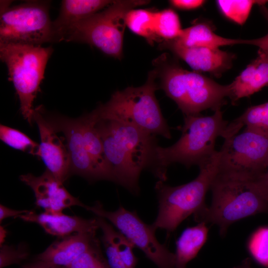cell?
I'll list each match as a JSON object with an SVG mask.
<instances>
[{
	"instance_id": "1",
	"label": "cell",
	"mask_w": 268,
	"mask_h": 268,
	"mask_svg": "<svg viewBox=\"0 0 268 268\" xmlns=\"http://www.w3.org/2000/svg\"><path fill=\"white\" fill-rule=\"evenodd\" d=\"M91 113L113 182L137 195L139 175L143 170H150L152 166L157 145L155 136L119 121L97 119Z\"/></svg>"
},
{
	"instance_id": "2",
	"label": "cell",
	"mask_w": 268,
	"mask_h": 268,
	"mask_svg": "<svg viewBox=\"0 0 268 268\" xmlns=\"http://www.w3.org/2000/svg\"><path fill=\"white\" fill-rule=\"evenodd\" d=\"M228 124L220 110L208 116H185L180 138L169 147L156 146L150 171L159 181L164 182L167 168L173 163L187 167L200 166L216 151V139L218 136L225 137Z\"/></svg>"
},
{
	"instance_id": "3",
	"label": "cell",
	"mask_w": 268,
	"mask_h": 268,
	"mask_svg": "<svg viewBox=\"0 0 268 268\" xmlns=\"http://www.w3.org/2000/svg\"><path fill=\"white\" fill-rule=\"evenodd\" d=\"M157 76L154 69L150 71L143 85L116 91L108 102L93 110V114L97 119L119 121L148 134L170 138L169 127L155 94Z\"/></svg>"
},
{
	"instance_id": "4",
	"label": "cell",
	"mask_w": 268,
	"mask_h": 268,
	"mask_svg": "<svg viewBox=\"0 0 268 268\" xmlns=\"http://www.w3.org/2000/svg\"><path fill=\"white\" fill-rule=\"evenodd\" d=\"M220 157L219 150L216 151L199 166L198 176L188 183L175 187L159 180L156 183L158 211L151 224L154 230L161 229L168 233L173 232L189 216L194 215L206 206L205 195L217 174Z\"/></svg>"
},
{
	"instance_id": "5",
	"label": "cell",
	"mask_w": 268,
	"mask_h": 268,
	"mask_svg": "<svg viewBox=\"0 0 268 268\" xmlns=\"http://www.w3.org/2000/svg\"><path fill=\"white\" fill-rule=\"evenodd\" d=\"M156 68L160 86L185 116L200 114L207 109L220 110L230 98L231 86L221 85L196 71H189L173 63Z\"/></svg>"
},
{
	"instance_id": "6",
	"label": "cell",
	"mask_w": 268,
	"mask_h": 268,
	"mask_svg": "<svg viewBox=\"0 0 268 268\" xmlns=\"http://www.w3.org/2000/svg\"><path fill=\"white\" fill-rule=\"evenodd\" d=\"M210 190L212 202L194 215L196 221L212 223L225 234L232 223L261 213L268 214V201L254 189L250 181L216 175Z\"/></svg>"
},
{
	"instance_id": "7",
	"label": "cell",
	"mask_w": 268,
	"mask_h": 268,
	"mask_svg": "<svg viewBox=\"0 0 268 268\" xmlns=\"http://www.w3.org/2000/svg\"><path fill=\"white\" fill-rule=\"evenodd\" d=\"M145 0H120L64 30L57 42H76L93 46L106 55L121 59L127 13L149 3Z\"/></svg>"
},
{
	"instance_id": "8",
	"label": "cell",
	"mask_w": 268,
	"mask_h": 268,
	"mask_svg": "<svg viewBox=\"0 0 268 268\" xmlns=\"http://www.w3.org/2000/svg\"><path fill=\"white\" fill-rule=\"evenodd\" d=\"M51 47L0 43V58L6 65L9 79L18 96L23 118L32 125L33 103L44 78Z\"/></svg>"
},
{
	"instance_id": "9",
	"label": "cell",
	"mask_w": 268,
	"mask_h": 268,
	"mask_svg": "<svg viewBox=\"0 0 268 268\" xmlns=\"http://www.w3.org/2000/svg\"><path fill=\"white\" fill-rule=\"evenodd\" d=\"M49 2L30 0L9 6L2 4L0 16V43L41 46L54 42Z\"/></svg>"
},
{
	"instance_id": "10",
	"label": "cell",
	"mask_w": 268,
	"mask_h": 268,
	"mask_svg": "<svg viewBox=\"0 0 268 268\" xmlns=\"http://www.w3.org/2000/svg\"><path fill=\"white\" fill-rule=\"evenodd\" d=\"M217 175L252 181L268 169V135L245 129L225 139Z\"/></svg>"
},
{
	"instance_id": "11",
	"label": "cell",
	"mask_w": 268,
	"mask_h": 268,
	"mask_svg": "<svg viewBox=\"0 0 268 268\" xmlns=\"http://www.w3.org/2000/svg\"><path fill=\"white\" fill-rule=\"evenodd\" d=\"M84 208L110 222L158 268H176L175 254L158 242L151 225L144 223L135 211L129 210L123 206L115 211H107L99 201L92 206L85 205Z\"/></svg>"
},
{
	"instance_id": "12",
	"label": "cell",
	"mask_w": 268,
	"mask_h": 268,
	"mask_svg": "<svg viewBox=\"0 0 268 268\" xmlns=\"http://www.w3.org/2000/svg\"><path fill=\"white\" fill-rule=\"evenodd\" d=\"M44 115L58 132L65 135L69 163L70 174L82 176L90 181L100 180L88 155L85 144L80 118H70L59 115Z\"/></svg>"
},
{
	"instance_id": "13",
	"label": "cell",
	"mask_w": 268,
	"mask_h": 268,
	"mask_svg": "<svg viewBox=\"0 0 268 268\" xmlns=\"http://www.w3.org/2000/svg\"><path fill=\"white\" fill-rule=\"evenodd\" d=\"M33 120L37 125L40 137L38 157L41 158L46 169L64 183L70 175L66 144L45 118L42 106L34 109Z\"/></svg>"
},
{
	"instance_id": "14",
	"label": "cell",
	"mask_w": 268,
	"mask_h": 268,
	"mask_svg": "<svg viewBox=\"0 0 268 268\" xmlns=\"http://www.w3.org/2000/svg\"><path fill=\"white\" fill-rule=\"evenodd\" d=\"M20 179L32 190L36 205L43 208L45 212L62 213L64 209L73 206L84 208L85 205L71 195L63 183L47 169L39 176L27 174L20 176Z\"/></svg>"
},
{
	"instance_id": "15",
	"label": "cell",
	"mask_w": 268,
	"mask_h": 268,
	"mask_svg": "<svg viewBox=\"0 0 268 268\" xmlns=\"http://www.w3.org/2000/svg\"><path fill=\"white\" fill-rule=\"evenodd\" d=\"M163 48L171 51L196 71L208 72L219 76L231 68L234 55L219 48L187 47L173 41H164Z\"/></svg>"
},
{
	"instance_id": "16",
	"label": "cell",
	"mask_w": 268,
	"mask_h": 268,
	"mask_svg": "<svg viewBox=\"0 0 268 268\" xmlns=\"http://www.w3.org/2000/svg\"><path fill=\"white\" fill-rule=\"evenodd\" d=\"M98 239L96 232L77 233L63 237L38 255L35 260L66 268Z\"/></svg>"
},
{
	"instance_id": "17",
	"label": "cell",
	"mask_w": 268,
	"mask_h": 268,
	"mask_svg": "<svg viewBox=\"0 0 268 268\" xmlns=\"http://www.w3.org/2000/svg\"><path fill=\"white\" fill-rule=\"evenodd\" d=\"M18 217L26 222L36 223L46 233L61 237L77 233L96 232L99 229L97 218L85 219L63 212L37 213L30 210Z\"/></svg>"
},
{
	"instance_id": "18",
	"label": "cell",
	"mask_w": 268,
	"mask_h": 268,
	"mask_svg": "<svg viewBox=\"0 0 268 268\" xmlns=\"http://www.w3.org/2000/svg\"><path fill=\"white\" fill-rule=\"evenodd\" d=\"M230 84V98L234 102L268 85V54L259 50L257 57Z\"/></svg>"
},
{
	"instance_id": "19",
	"label": "cell",
	"mask_w": 268,
	"mask_h": 268,
	"mask_svg": "<svg viewBox=\"0 0 268 268\" xmlns=\"http://www.w3.org/2000/svg\"><path fill=\"white\" fill-rule=\"evenodd\" d=\"M114 0H64L62 1L59 14L53 21L54 42L66 28L103 10Z\"/></svg>"
},
{
	"instance_id": "20",
	"label": "cell",
	"mask_w": 268,
	"mask_h": 268,
	"mask_svg": "<svg viewBox=\"0 0 268 268\" xmlns=\"http://www.w3.org/2000/svg\"><path fill=\"white\" fill-rule=\"evenodd\" d=\"M87 152L100 179L113 182L111 173L104 151L100 134L95 127V119L90 112L80 117Z\"/></svg>"
},
{
	"instance_id": "21",
	"label": "cell",
	"mask_w": 268,
	"mask_h": 268,
	"mask_svg": "<svg viewBox=\"0 0 268 268\" xmlns=\"http://www.w3.org/2000/svg\"><path fill=\"white\" fill-rule=\"evenodd\" d=\"M244 40L220 36L214 32L209 25L201 22L183 29L179 36L172 41L187 47L219 48L221 46L244 44Z\"/></svg>"
},
{
	"instance_id": "22",
	"label": "cell",
	"mask_w": 268,
	"mask_h": 268,
	"mask_svg": "<svg viewBox=\"0 0 268 268\" xmlns=\"http://www.w3.org/2000/svg\"><path fill=\"white\" fill-rule=\"evenodd\" d=\"M208 229L205 223L186 228L176 241V268H186L206 241Z\"/></svg>"
},
{
	"instance_id": "23",
	"label": "cell",
	"mask_w": 268,
	"mask_h": 268,
	"mask_svg": "<svg viewBox=\"0 0 268 268\" xmlns=\"http://www.w3.org/2000/svg\"><path fill=\"white\" fill-rule=\"evenodd\" d=\"M155 12L147 9L134 8L128 12L126 18V26L151 45L160 40L155 30Z\"/></svg>"
},
{
	"instance_id": "24",
	"label": "cell",
	"mask_w": 268,
	"mask_h": 268,
	"mask_svg": "<svg viewBox=\"0 0 268 268\" xmlns=\"http://www.w3.org/2000/svg\"><path fill=\"white\" fill-rule=\"evenodd\" d=\"M231 123L238 132L246 126V129L268 135V102L248 108Z\"/></svg>"
},
{
	"instance_id": "25",
	"label": "cell",
	"mask_w": 268,
	"mask_h": 268,
	"mask_svg": "<svg viewBox=\"0 0 268 268\" xmlns=\"http://www.w3.org/2000/svg\"><path fill=\"white\" fill-rule=\"evenodd\" d=\"M155 30L160 40L170 41L178 38L183 29L177 13L172 9L167 8L155 11Z\"/></svg>"
},
{
	"instance_id": "26",
	"label": "cell",
	"mask_w": 268,
	"mask_h": 268,
	"mask_svg": "<svg viewBox=\"0 0 268 268\" xmlns=\"http://www.w3.org/2000/svg\"><path fill=\"white\" fill-rule=\"evenodd\" d=\"M267 0H218L217 5L221 13L227 18L239 24L247 20L252 6L266 4Z\"/></svg>"
},
{
	"instance_id": "27",
	"label": "cell",
	"mask_w": 268,
	"mask_h": 268,
	"mask_svg": "<svg viewBox=\"0 0 268 268\" xmlns=\"http://www.w3.org/2000/svg\"><path fill=\"white\" fill-rule=\"evenodd\" d=\"M0 138L8 146L38 156L39 144L21 131L0 124Z\"/></svg>"
},
{
	"instance_id": "28",
	"label": "cell",
	"mask_w": 268,
	"mask_h": 268,
	"mask_svg": "<svg viewBox=\"0 0 268 268\" xmlns=\"http://www.w3.org/2000/svg\"><path fill=\"white\" fill-rule=\"evenodd\" d=\"M66 268H110L102 254L99 239Z\"/></svg>"
},
{
	"instance_id": "29",
	"label": "cell",
	"mask_w": 268,
	"mask_h": 268,
	"mask_svg": "<svg viewBox=\"0 0 268 268\" xmlns=\"http://www.w3.org/2000/svg\"><path fill=\"white\" fill-rule=\"evenodd\" d=\"M248 248L258 263L268 267V227L260 228L254 233L249 241Z\"/></svg>"
},
{
	"instance_id": "30",
	"label": "cell",
	"mask_w": 268,
	"mask_h": 268,
	"mask_svg": "<svg viewBox=\"0 0 268 268\" xmlns=\"http://www.w3.org/2000/svg\"><path fill=\"white\" fill-rule=\"evenodd\" d=\"M28 252L25 247L1 245L0 250V268L19 264L27 258Z\"/></svg>"
},
{
	"instance_id": "31",
	"label": "cell",
	"mask_w": 268,
	"mask_h": 268,
	"mask_svg": "<svg viewBox=\"0 0 268 268\" xmlns=\"http://www.w3.org/2000/svg\"><path fill=\"white\" fill-rule=\"evenodd\" d=\"M102 233L101 241L104 247L106 259L110 268H127L109 237L104 232Z\"/></svg>"
},
{
	"instance_id": "32",
	"label": "cell",
	"mask_w": 268,
	"mask_h": 268,
	"mask_svg": "<svg viewBox=\"0 0 268 268\" xmlns=\"http://www.w3.org/2000/svg\"><path fill=\"white\" fill-rule=\"evenodd\" d=\"M260 11L268 23V8L266 4L258 5ZM244 44L256 46L259 50L268 54V33L264 36L251 40H245Z\"/></svg>"
},
{
	"instance_id": "33",
	"label": "cell",
	"mask_w": 268,
	"mask_h": 268,
	"mask_svg": "<svg viewBox=\"0 0 268 268\" xmlns=\"http://www.w3.org/2000/svg\"><path fill=\"white\" fill-rule=\"evenodd\" d=\"M250 181L255 190L268 201V169L255 179Z\"/></svg>"
},
{
	"instance_id": "34",
	"label": "cell",
	"mask_w": 268,
	"mask_h": 268,
	"mask_svg": "<svg viewBox=\"0 0 268 268\" xmlns=\"http://www.w3.org/2000/svg\"><path fill=\"white\" fill-rule=\"evenodd\" d=\"M201 0H171L170 4L173 7L182 10H192L201 7L204 3Z\"/></svg>"
},
{
	"instance_id": "35",
	"label": "cell",
	"mask_w": 268,
	"mask_h": 268,
	"mask_svg": "<svg viewBox=\"0 0 268 268\" xmlns=\"http://www.w3.org/2000/svg\"><path fill=\"white\" fill-rule=\"evenodd\" d=\"M28 210H15L6 207L0 204V223L5 219L11 217H18L19 215L29 212Z\"/></svg>"
},
{
	"instance_id": "36",
	"label": "cell",
	"mask_w": 268,
	"mask_h": 268,
	"mask_svg": "<svg viewBox=\"0 0 268 268\" xmlns=\"http://www.w3.org/2000/svg\"><path fill=\"white\" fill-rule=\"evenodd\" d=\"M23 268H60L48 265L44 262L35 261L34 262L27 264Z\"/></svg>"
},
{
	"instance_id": "37",
	"label": "cell",
	"mask_w": 268,
	"mask_h": 268,
	"mask_svg": "<svg viewBox=\"0 0 268 268\" xmlns=\"http://www.w3.org/2000/svg\"><path fill=\"white\" fill-rule=\"evenodd\" d=\"M234 268H252L250 265V262L249 259L245 260L241 265L234 267Z\"/></svg>"
},
{
	"instance_id": "38",
	"label": "cell",
	"mask_w": 268,
	"mask_h": 268,
	"mask_svg": "<svg viewBox=\"0 0 268 268\" xmlns=\"http://www.w3.org/2000/svg\"><path fill=\"white\" fill-rule=\"evenodd\" d=\"M6 231L5 229L1 226H0V245H1V244H2L4 241V239L6 237Z\"/></svg>"
}]
</instances>
